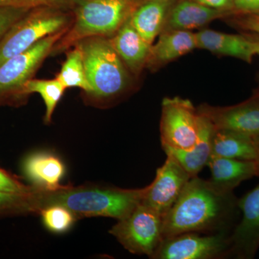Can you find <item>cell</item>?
Masks as SVG:
<instances>
[{"label":"cell","mask_w":259,"mask_h":259,"mask_svg":"<svg viewBox=\"0 0 259 259\" xmlns=\"http://www.w3.org/2000/svg\"><path fill=\"white\" fill-rule=\"evenodd\" d=\"M238 199L209 180L192 177L163 216V239L191 232H231L239 210Z\"/></svg>","instance_id":"6da1fadb"},{"label":"cell","mask_w":259,"mask_h":259,"mask_svg":"<svg viewBox=\"0 0 259 259\" xmlns=\"http://www.w3.org/2000/svg\"><path fill=\"white\" fill-rule=\"evenodd\" d=\"M148 189V186L134 190L92 186L64 187L56 191L36 189L32 196V211L60 205L76 218L102 216L121 220L142 202Z\"/></svg>","instance_id":"7a4b0ae2"},{"label":"cell","mask_w":259,"mask_h":259,"mask_svg":"<svg viewBox=\"0 0 259 259\" xmlns=\"http://www.w3.org/2000/svg\"><path fill=\"white\" fill-rule=\"evenodd\" d=\"M141 3V0H79L73 9L72 24L51 54L68 51L88 37L113 36Z\"/></svg>","instance_id":"3957f363"},{"label":"cell","mask_w":259,"mask_h":259,"mask_svg":"<svg viewBox=\"0 0 259 259\" xmlns=\"http://www.w3.org/2000/svg\"><path fill=\"white\" fill-rule=\"evenodd\" d=\"M76 44L82 50L87 78L91 87L88 96L99 102H108L126 93L131 85V72L108 37H88Z\"/></svg>","instance_id":"277c9868"},{"label":"cell","mask_w":259,"mask_h":259,"mask_svg":"<svg viewBox=\"0 0 259 259\" xmlns=\"http://www.w3.org/2000/svg\"><path fill=\"white\" fill-rule=\"evenodd\" d=\"M73 20V10L51 7L29 10L0 40V64L28 50L44 37L68 30Z\"/></svg>","instance_id":"5b68a950"},{"label":"cell","mask_w":259,"mask_h":259,"mask_svg":"<svg viewBox=\"0 0 259 259\" xmlns=\"http://www.w3.org/2000/svg\"><path fill=\"white\" fill-rule=\"evenodd\" d=\"M66 31L62 30L44 37L28 50L0 64V106L17 105L25 100L22 94L24 85L33 78Z\"/></svg>","instance_id":"8992f818"},{"label":"cell","mask_w":259,"mask_h":259,"mask_svg":"<svg viewBox=\"0 0 259 259\" xmlns=\"http://www.w3.org/2000/svg\"><path fill=\"white\" fill-rule=\"evenodd\" d=\"M163 216L141 202L110 233L131 253L152 258L163 241Z\"/></svg>","instance_id":"52a82bcc"},{"label":"cell","mask_w":259,"mask_h":259,"mask_svg":"<svg viewBox=\"0 0 259 259\" xmlns=\"http://www.w3.org/2000/svg\"><path fill=\"white\" fill-rule=\"evenodd\" d=\"M198 112L192 102L180 97H166L160 122L162 148L189 150L198 140Z\"/></svg>","instance_id":"ba28073f"},{"label":"cell","mask_w":259,"mask_h":259,"mask_svg":"<svg viewBox=\"0 0 259 259\" xmlns=\"http://www.w3.org/2000/svg\"><path fill=\"white\" fill-rule=\"evenodd\" d=\"M231 232H191L164 238L153 259H214L230 256Z\"/></svg>","instance_id":"9c48e42d"},{"label":"cell","mask_w":259,"mask_h":259,"mask_svg":"<svg viewBox=\"0 0 259 259\" xmlns=\"http://www.w3.org/2000/svg\"><path fill=\"white\" fill-rule=\"evenodd\" d=\"M191 178L175 158L166 155V161L158 168L152 183L148 185L142 203L163 217L177 202Z\"/></svg>","instance_id":"30bf717a"},{"label":"cell","mask_w":259,"mask_h":259,"mask_svg":"<svg viewBox=\"0 0 259 259\" xmlns=\"http://www.w3.org/2000/svg\"><path fill=\"white\" fill-rule=\"evenodd\" d=\"M238 206L242 218L231 231L230 256L251 259L259 248V184L238 199Z\"/></svg>","instance_id":"8fae6325"},{"label":"cell","mask_w":259,"mask_h":259,"mask_svg":"<svg viewBox=\"0 0 259 259\" xmlns=\"http://www.w3.org/2000/svg\"><path fill=\"white\" fill-rule=\"evenodd\" d=\"M197 110L207 116L217 130L233 131L252 138L259 136V92L238 105H202Z\"/></svg>","instance_id":"7c38bea8"},{"label":"cell","mask_w":259,"mask_h":259,"mask_svg":"<svg viewBox=\"0 0 259 259\" xmlns=\"http://www.w3.org/2000/svg\"><path fill=\"white\" fill-rule=\"evenodd\" d=\"M197 112L199 136L193 147L189 150L163 148L165 153L175 158L192 178L197 177L208 164L212 157V139L216 131L215 127L208 117L198 110Z\"/></svg>","instance_id":"4fadbf2b"},{"label":"cell","mask_w":259,"mask_h":259,"mask_svg":"<svg viewBox=\"0 0 259 259\" xmlns=\"http://www.w3.org/2000/svg\"><path fill=\"white\" fill-rule=\"evenodd\" d=\"M109 40L130 72L140 74L147 64L152 45L141 37L130 18Z\"/></svg>","instance_id":"5bb4252c"},{"label":"cell","mask_w":259,"mask_h":259,"mask_svg":"<svg viewBox=\"0 0 259 259\" xmlns=\"http://www.w3.org/2000/svg\"><path fill=\"white\" fill-rule=\"evenodd\" d=\"M197 49L220 56H231L250 64L256 54L253 44L245 34L224 33L215 30H201L195 33Z\"/></svg>","instance_id":"9a60e30c"},{"label":"cell","mask_w":259,"mask_h":259,"mask_svg":"<svg viewBox=\"0 0 259 259\" xmlns=\"http://www.w3.org/2000/svg\"><path fill=\"white\" fill-rule=\"evenodd\" d=\"M195 49V33L189 30L163 31L156 45L151 47L146 67L155 71Z\"/></svg>","instance_id":"2e32d148"},{"label":"cell","mask_w":259,"mask_h":259,"mask_svg":"<svg viewBox=\"0 0 259 259\" xmlns=\"http://www.w3.org/2000/svg\"><path fill=\"white\" fill-rule=\"evenodd\" d=\"M209 182L218 188L233 192L243 181L259 177V161L212 156L208 164Z\"/></svg>","instance_id":"e0dca14e"},{"label":"cell","mask_w":259,"mask_h":259,"mask_svg":"<svg viewBox=\"0 0 259 259\" xmlns=\"http://www.w3.org/2000/svg\"><path fill=\"white\" fill-rule=\"evenodd\" d=\"M23 168L25 177L37 190L56 191L64 187L60 184L65 173L64 163L51 153H32L25 158Z\"/></svg>","instance_id":"ac0fdd59"},{"label":"cell","mask_w":259,"mask_h":259,"mask_svg":"<svg viewBox=\"0 0 259 259\" xmlns=\"http://www.w3.org/2000/svg\"><path fill=\"white\" fill-rule=\"evenodd\" d=\"M231 15V13L212 9L192 0H178L170 10L163 31L172 30L190 31L192 29L203 27L213 20Z\"/></svg>","instance_id":"d6986e66"},{"label":"cell","mask_w":259,"mask_h":259,"mask_svg":"<svg viewBox=\"0 0 259 259\" xmlns=\"http://www.w3.org/2000/svg\"><path fill=\"white\" fill-rule=\"evenodd\" d=\"M176 0H146L134 10L130 20L141 37L152 45L164 29L167 18Z\"/></svg>","instance_id":"ffe728a7"},{"label":"cell","mask_w":259,"mask_h":259,"mask_svg":"<svg viewBox=\"0 0 259 259\" xmlns=\"http://www.w3.org/2000/svg\"><path fill=\"white\" fill-rule=\"evenodd\" d=\"M212 156L259 161L253 138L224 130L216 129L212 139Z\"/></svg>","instance_id":"44dd1931"},{"label":"cell","mask_w":259,"mask_h":259,"mask_svg":"<svg viewBox=\"0 0 259 259\" xmlns=\"http://www.w3.org/2000/svg\"><path fill=\"white\" fill-rule=\"evenodd\" d=\"M56 78L66 89H81L87 95L91 93V87L85 71L82 50L79 44L66 51V60Z\"/></svg>","instance_id":"7402d4cb"},{"label":"cell","mask_w":259,"mask_h":259,"mask_svg":"<svg viewBox=\"0 0 259 259\" xmlns=\"http://www.w3.org/2000/svg\"><path fill=\"white\" fill-rule=\"evenodd\" d=\"M66 88L56 78L53 79L29 80L23 88V96L26 99L32 93H38L41 96L46 105V114L44 116L45 123H50L53 114L58 103L64 95Z\"/></svg>","instance_id":"603a6c76"},{"label":"cell","mask_w":259,"mask_h":259,"mask_svg":"<svg viewBox=\"0 0 259 259\" xmlns=\"http://www.w3.org/2000/svg\"><path fill=\"white\" fill-rule=\"evenodd\" d=\"M44 225L56 233L67 231L75 222V215L69 209L60 205H51L40 211Z\"/></svg>","instance_id":"cb8c5ba5"},{"label":"cell","mask_w":259,"mask_h":259,"mask_svg":"<svg viewBox=\"0 0 259 259\" xmlns=\"http://www.w3.org/2000/svg\"><path fill=\"white\" fill-rule=\"evenodd\" d=\"M32 194L23 195L0 192V214L32 212Z\"/></svg>","instance_id":"d4e9b609"},{"label":"cell","mask_w":259,"mask_h":259,"mask_svg":"<svg viewBox=\"0 0 259 259\" xmlns=\"http://www.w3.org/2000/svg\"><path fill=\"white\" fill-rule=\"evenodd\" d=\"M79 0H0V6H12L28 9L51 7L61 9L73 10Z\"/></svg>","instance_id":"484cf974"},{"label":"cell","mask_w":259,"mask_h":259,"mask_svg":"<svg viewBox=\"0 0 259 259\" xmlns=\"http://www.w3.org/2000/svg\"><path fill=\"white\" fill-rule=\"evenodd\" d=\"M28 8L0 6V40L18 20L28 13Z\"/></svg>","instance_id":"4316f807"},{"label":"cell","mask_w":259,"mask_h":259,"mask_svg":"<svg viewBox=\"0 0 259 259\" xmlns=\"http://www.w3.org/2000/svg\"><path fill=\"white\" fill-rule=\"evenodd\" d=\"M35 187L24 185L15 177L0 168V192L4 193L30 195L35 192Z\"/></svg>","instance_id":"83f0119b"},{"label":"cell","mask_w":259,"mask_h":259,"mask_svg":"<svg viewBox=\"0 0 259 259\" xmlns=\"http://www.w3.org/2000/svg\"><path fill=\"white\" fill-rule=\"evenodd\" d=\"M212 9L221 10L233 15H238L235 8L234 0H192Z\"/></svg>","instance_id":"f1b7e54d"},{"label":"cell","mask_w":259,"mask_h":259,"mask_svg":"<svg viewBox=\"0 0 259 259\" xmlns=\"http://www.w3.org/2000/svg\"><path fill=\"white\" fill-rule=\"evenodd\" d=\"M236 20V25L244 30L259 34V15H240Z\"/></svg>","instance_id":"f546056e"},{"label":"cell","mask_w":259,"mask_h":259,"mask_svg":"<svg viewBox=\"0 0 259 259\" xmlns=\"http://www.w3.org/2000/svg\"><path fill=\"white\" fill-rule=\"evenodd\" d=\"M238 15H259V0H234Z\"/></svg>","instance_id":"4dcf8cb0"},{"label":"cell","mask_w":259,"mask_h":259,"mask_svg":"<svg viewBox=\"0 0 259 259\" xmlns=\"http://www.w3.org/2000/svg\"><path fill=\"white\" fill-rule=\"evenodd\" d=\"M247 37L250 39L254 47L255 54L259 56V34L250 32V33H245Z\"/></svg>","instance_id":"1f68e13d"},{"label":"cell","mask_w":259,"mask_h":259,"mask_svg":"<svg viewBox=\"0 0 259 259\" xmlns=\"http://www.w3.org/2000/svg\"><path fill=\"white\" fill-rule=\"evenodd\" d=\"M253 141H254V144L255 147H256L257 151H258V155H259V136H255V137L253 138Z\"/></svg>","instance_id":"d6a6232c"}]
</instances>
